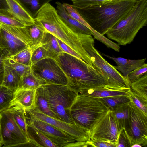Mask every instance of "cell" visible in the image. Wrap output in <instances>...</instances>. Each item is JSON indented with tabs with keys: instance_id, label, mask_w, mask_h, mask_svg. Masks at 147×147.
Masks as SVG:
<instances>
[{
	"instance_id": "6da1fadb",
	"label": "cell",
	"mask_w": 147,
	"mask_h": 147,
	"mask_svg": "<svg viewBox=\"0 0 147 147\" xmlns=\"http://www.w3.org/2000/svg\"><path fill=\"white\" fill-rule=\"evenodd\" d=\"M65 74L67 86L77 95L89 89H107V82L96 68L65 52L54 59Z\"/></svg>"
},
{
	"instance_id": "7a4b0ae2",
	"label": "cell",
	"mask_w": 147,
	"mask_h": 147,
	"mask_svg": "<svg viewBox=\"0 0 147 147\" xmlns=\"http://www.w3.org/2000/svg\"><path fill=\"white\" fill-rule=\"evenodd\" d=\"M141 0H112L84 7L72 6L93 29L104 36Z\"/></svg>"
},
{
	"instance_id": "3957f363",
	"label": "cell",
	"mask_w": 147,
	"mask_h": 147,
	"mask_svg": "<svg viewBox=\"0 0 147 147\" xmlns=\"http://www.w3.org/2000/svg\"><path fill=\"white\" fill-rule=\"evenodd\" d=\"M35 20L43 25L47 32L73 50L86 63L95 67L82 46L78 34L64 22L56 9L50 3L46 4L42 8Z\"/></svg>"
},
{
	"instance_id": "277c9868",
	"label": "cell",
	"mask_w": 147,
	"mask_h": 147,
	"mask_svg": "<svg viewBox=\"0 0 147 147\" xmlns=\"http://www.w3.org/2000/svg\"><path fill=\"white\" fill-rule=\"evenodd\" d=\"M147 23V0H141L105 34L119 45H125L133 41L139 30L146 26Z\"/></svg>"
},
{
	"instance_id": "5b68a950",
	"label": "cell",
	"mask_w": 147,
	"mask_h": 147,
	"mask_svg": "<svg viewBox=\"0 0 147 147\" xmlns=\"http://www.w3.org/2000/svg\"><path fill=\"white\" fill-rule=\"evenodd\" d=\"M109 109L101 98L77 94L70 113L76 125L90 131Z\"/></svg>"
},
{
	"instance_id": "8992f818",
	"label": "cell",
	"mask_w": 147,
	"mask_h": 147,
	"mask_svg": "<svg viewBox=\"0 0 147 147\" xmlns=\"http://www.w3.org/2000/svg\"><path fill=\"white\" fill-rule=\"evenodd\" d=\"M82 46L93 63L103 74L107 82V89L127 91L130 88L126 79L101 56L94 46L92 35L79 34Z\"/></svg>"
},
{
	"instance_id": "52a82bcc",
	"label": "cell",
	"mask_w": 147,
	"mask_h": 147,
	"mask_svg": "<svg viewBox=\"0 0 147 147\" xmlns=\"http://www.w3.org/2000/svg\"><path fill=\"white\" fill-rule=\"evenodd\" d=\"M49 96L50 108L58 119L75 124L70 113V109L77 94L67 85L55 84L44 85Z\"/></svg>"
},
{
	"instance_id": "ba28073f",
	"label": "cell",
	"mask_w": 147,
	"mask_h": 147,
	"mask_svg": "<svg viewBox=\"0 0 147 147\" xmlns=\"http://www.w3.org/2000/svg\"><path fill=\"white\" fill-rule=\"evenodd\" d=\"M0 49L6 52L7 57L32 46V40L26 26L20 27L0 24Z\"/></svg>"
},
{
	"instance_id": "9c48e42d",
	"label": "cell",
	"mask_w": 147,
	"mask_h": 147,
	"mask_svg": "<svg viewBox=\"0 0 147 147\" xmlns=\"http://www.w3.org/2000/svg\"><path fill=\"white\" fill-rule=\"evenodd\" d=\"M125 131L131 147L134 144L147 145V116L131 101L130 103L129 122Z\"/></svg>"
},
{
	"instance_id": "30bf717a",
	"label": "cell",
	"mask_w": 147,
	"mask_h": 147,
	"mask_svg": "<svg viewBox=\"0 0 147 147\" xmlns=\"http://www.w3.org/2000/svg\"><path fill=\"white\" fill-rule=\"evenodd\" d=\"M112 109L107 112L89 131L91 140H98L116 145L121 131Z\"/></svg>"
},
{
	"instance_id": "8fae6325",
	"label": "cell",
	"mask_w": 147,
	"mask_h": 147,
	"mask_svg": "<svg viewBox=\"0 0 147 147\" xmlns=\"http://www.w3.org/2000/svg\"><path fill=\"white\" fill-rule=\"evenodd\" d=\"M1 132L4 147L17 146L29 142L15 121L9 109L0 113Z\"/></svg>"
},
{
	"instance_id": "7c38bea8",
	"label": "cell",
	"mask_w": 147,
	"mask_h": 147,
	"mask_svg": "<svg viewBox=\"0 0 147 147\" xmlns=\"http://www.w3.org/2000/svg\"><path fill=\"white\" fill-rule=\"evenodd\" d=\"M31 70L43 79L46 84L67 85V77L55 59L47 57L31 66Z\"/></svg>"
},
{
	"instance_id": "4fadbf2b",
	"label": "cell",
	"mask_w": 147,
	"mask_h": 147,
	"mask_svg": "<svg viewBox=\"0 0 147 147\" xmlns=\"http://www.w3.org/2000/svg\"><path fill=\"white\" fill-rule=\"evenodd\" d=\"M26 121L30 122L57 147H67L70 143L76 141L71 136L54 126L39 119L28 110L25 111Z\"/></svg>"
},
{
	"instance_id": "5bb4252c",
	"label": "cell",
	"mask_w": 147,
	"mask_h": 147,
	"mask_svg": "<svg viewBox=\"0 0 147 147\" xmlns=\"http://www.w3.org/2000/svg\"><path fill=\"white\" fill-rule=\"evenodd\" d=\"M28 111L36 118L54 126L70 135L76 141L86 142L91 140L89 131L87 129L49 116L36 108Z\"/></svg>"
},
{
	"instance_id": "9a60e30c",
	"label": "cell",
	"mask_w": 147,
	"mask_h": 147,
	"mask_svg": "<svg viewBox=\"0 0 147 147\" xmlns=\"http://www.w3.org/2000/svg\"><path fill=\"white\" fill-rule=\"evenodd\" d=\"M36 90H31L19 88L14 92L9 108L14 106H19L26 110L35 108Z\"/></svg>"
},
{
	"instance_id": "2e32d148",
	"label": "cell",
	"mask_w": 147,
	"mask_h": 147,
	"mask_svg": "<svg viewBox=\"0 0 147 147\" xmlns=\"http://www.w3.org/2000/svg\"><path fill=\"white\" fill-rule=\"evenodd\" d=\"M58 14L64 22L71 29L78 34L93 35L92 32L86 26L71 16L59 2L56 3Z\"/></svg>"
},
{
	"instance_id": "e0dca14e",
	"label": "cell",
	"mask_w": 147,
	"mask_h": 147,
	"mask_svg": "<svg viewBox=\"0 0 147 147\" xmlns=\"http://www.w3.org/2000/svg\"><path fill=\"white\" fill-rule=\"evenodd\" d=\"M102 55L113 60L116 63L117 66H114V67L116 69L120 71L126 78L130 72L145 63L146 59L145 58L131 60L120 57H113L104 54Z\"/></svg>"
},
{
	"instance_id": "ac0fdd59",
	"label": "cell",
	"mask_w": 147,
	"mask_h": 147,
	"mask_svg": "<svg viewBox=\"0 0 147 147\" xmlns=\"http://www.w3.org/2000/svg\"><path fill=\"white\" fill-rule=\"evenodd\" d=\"M26 121L27 137L36 147H57L32 123Z\"/></svg>"
},
{
	"instance_id": "d6986e66",
	"label": "cell",
	"mask_w": 147,
	"mask_h": 147,
	"mask_svg": "<svg viewBox=\"0 0 147 147\" xmlns=\"http://www.w3.org/2000/svg\"><path fill=\"white\" fill-rule=\"evenodd\" d=\"M35 108L44 114L58 119L50 108L48 93L44 85L40 86L36 90Z\"/></svg>"
},
{
	"instance_id": "ffe728a7",
	"label": "cell",
	"mask_w": 147,
	"mask_h": 147,
	"mask_svg": "<svg viewBox=\"0 0 147 147\" xmlns=\"http://www.w3.org/2000/svg\"><path fill=\"white\" fill-rule=\"evenodd\" d=\"M9 10L8 11L16 18L23 22L26 26L34 23L32 18L24 9L18 0H6Z\"/></svg>"
},
{
	"instance_id": "44dd1931",
	"label": "cell",
	"mask_w": 147,
	"mask_h": 147,
	"mask_svg": "<svg viewBox=\"0 0 147 147\" xmlns=\"http://www.w3.org/2000/svg\"><path fill=\"white\" fill-rule=\"evenodd\" d=\"M4 65V74L2 85L15 91L20 87L21 77L13 68Z\"/></svg>"
},
{
	"instance_id": "7402d4cb",
	"label": "cell",
	"mask_w": 147,
	"mask_h": 147,
	"mask_svg": "<svg viewBox=\"0 0 147 147\" xmlns=\"http://www.w3.org/2000/svg\"><path fill=\"white\" fill-rule=\"evenodd\" d=\"M41 44L42 46L48 52L50 58L54 59L61 53L64 52L60 46L56 38L47 31Z\"/></svg>"
},
{
	"instance_id": "603a6c76",
	"label": "cell",
	"mask_w": 147,
	"mask_h": 147,
	"mask_svg": "<svg viewBox=\"0 0 147 147\" xmlns=\"http://www.w3.org/2000/svg\"><path fill=\"white\" fill-rule=\"evenodd\" d=\"M45 84V81L31 70L28 74L21 77L19 88L28 90H36L40 86Z\"/></svg>"
},
{
	"instance_id": "cb8c5ba5",
	"label": "cell",
	"mask_w": 147,
	"mask_h": 147,
	"mask_svg": "<svg viewBox=\"0 0 147 147\" xmlns=\"http://www.w3.org/2000/svg\"><path fill=\"white\" fill-rule=\"evenodd\" d=\"M26 27L32 40V46L42 45L41 42L47 32L43 25L35 19L34 24Z\"/></svg>"
},
{
	"instance_id": "d4e9b609",
	"label": "cell",
	"mask_w": 147,
	"mask_h": 147,
	"mask_svg": "<svg viewBox=\"0 0 147 147\" xmlns=\"http://www.w3.org/2000/svg\"><path fill=\"white\" fill-rule=\"evenodd\" d=\"M130 102L121 104L112 109L119 126L122 129H125L129 123Z\"/></svg>"
},
{
	"instance_id": "484cf974",
	"label": "cell",
	"mask_w": 147,
	"mask_h": 147,
	"mask_svg": "<svg viewBox=\"0 0 147 147\" xmlns=\"http://www.w3.org/2000/svg\"><path fill=\"white\" fill-rule=\"evenodd\" d=\"M31 18L34 20L40 9L52 0H18Z\"/></svg>"
},
{
	"instance_id": "4316f807",
	"label": "cell",
	"mask_w": 147,
	"mask_h": 147,
	"mask_svg": "<svg viewBox=\"0 0 147 147\" xmlns=\"http://www.w3.org/2000/svg\"><path fill=\"white\" fill-rule=\"evenodd\" d=\"M127 90L111 91L105 89H89L82 91L77 94L100 98L114 96H128Z\"/></svg>"
},
{
	"instance_id": "83f0119b",
	"label": "cell",
	"mask_w": 147,
	"mask_h": 147,
	"mask_svg": "<svg viewBox=\"0 0 147 147\" xmlns=\"http://www.w3.org/2000/svg\"><path fill=\"white\" fill-rule=\"evenodd\" d=\"M17 124L27 136V124L25 110L19 106H14L9 108Z\"/></svg>"
},
{
	"instance_id": "f1b7e54d",
	"label": "cell",
	"mask_w": 147,
	"mask_h": 147,
	"mask_svg": "<svg viewBox=\"0 0 147 147\" xmlns=\"http://www.w3.org/2000/svg\"><path fill=\"white\" fill-rule=\"evenodd\" d=\"M130 87L136 94L147 100V73L132 83Z\"/></svg>"
},
{
	"instance_id": "f546056e",
	"label": "cell",
	"mask_w": 147,
	"mask_h": 147,
	"mask_svg": "<svg viewBox=\"0 0 147 147\" xmlns=\"http://www.w3.org/2000/svg\"><path fill=\"white\" fill-rule=\"evenodd\" d=\"M41 46L38 45L29 47L14 55L6 57L20 63L31 65V59L32 52L35 48Z\"/></svg>"
},
{
	"instance_id": "4dcf8cb0",
	"label": "cell",
	"mask_w": 147,
	"mask_h": 147,
	"mask_svg": "<svg viewBox=\"0 0 147 147\" xmlns=\"http://www.w3.org/2000/svg\"><path fill=\"white\" fill-rule=\"evenodd\" d=\"M15 90L0 85V113L9 108Z\"/></svg>"
},
{
	"instance_id": "1f68e13d",
	"label": "cell",
	"mask_w": 147,
	"mask_h": 147,
	"mask_svg": "<svg viewBox=\"0 0 147 147\" xmlns=\"http://www.w3.org/2000/svg\"><path fill=\"white\" fill-rule=\"evenodd\" d=\"M0 24L20 27L26 26L23 22L18 19L8 11L0 10Z\"/></svg>"
},
{
	"instance_id": "d6a6232c",
	"label": "cell",
	"mask_w": 147,
	"mask_h": 147,
	"mask_svg": "<svg viewBox=\"0 0 147 147\" xmlns=\"http://www.w3.org/2000/svg\"><path fill=\"white\" fill-rule=\"evenodd\" d=\"M4 62L5 64L13 68L21 77L31 71V65L20 63L6 57L4 60Z\"/></svg>"
},
{
	"instance_id": "836d02e7",
	"label": "cell",
	"mask_w": 147,
	"mask_h": 147,
	"mask_svg": "<svg viewBox=\"0 0 147 147\" xmlns=\"http://www.w3.org/2000/svg\"><path fill=\"white\" fill-rule=\"evenodd\" d=\"M105 105L109 109L114 108L121 104L130 102L128 96L121 95L100 98Z\"/></svg>"
},
{
	"instance_id": "e575fe53",
	"label": "cell",
	"mask_w": 147,
	"mask_h": 147,
	"mask_svg": "<svg viewBox=\"0 0 147 147\" xmlns=\"http://www.w3.org/2000/svg\"><path fill=\"white\" fill-rule=\"evenodd\" d=\"M130 101L147 116V100L136 94L130 88L127 91Z\"/></svg>"
},
{
	"instance_id": "d590c367",
	"label": "cell",
	"mask_w": 147,
	"mask_h": 147,
	"mask_svg": "<svg viewBox=\"0 0 147 147\" xmlns=\"http://www.w3.org/2000/svg\"><path fill=\"white\" fill-rule=\"evenodd\" d=\"M47 57H49V54L45 48L42 46L36 47L32 53L31 66Z\"/></svg>"
},
{
	"instance_id": "8d00e7d4",
	"label": "cell",
	"mask_w": 147,
	"mask_h": 147,
	"mask_svg": "<svg viewBox=\"0 0 147 147\" xmlns=\"http://www.w3.org/2000/svg\"><path fill=\"white\" fill-rule=\"evenodd\" d=\"M147 73V64L144 63L142 66L133 70L127 75L126 78L130 85L144 74Z\"/></svg>"
},
{
	"instance_id": "74e56055",
	"label": "cell",
	"mask_w": 147,
	"mask_h": 147,
	"mask_svg": "<svg viewBox=\"0 0 147 147\" xmlns=\"http://www.w3.org/2000/svg\"><path fill=\"white\" fill-rule=\"evenodd\" d=\"M63 5L69 14L80 23L88 28L92 32L93 29L86 21L78 11L72 6L71 5L64 3Z\"/></svg>"
},
{
	"instance_id": "f35d334b",
	"label": "cell",
	"mask_w": 147,
	"mask_h": 147,
	"mask_svg": "<svg viewBox=\"0 0 147 147\" xmlns=\"http://www.w3.org/2000/svg\"><path fill=\"white\" fill-rule=\"evenodd\" d=\"M112 0H73V5L78 7H84L99 4Z\"/></svg>"
},
{
	"instance_id": "ab89813d",
	"label": "cell",
	"mask_w": 147,
	"mask_h": 147,
	"mask_svg": "<svg viewBox=\"0 0 147 147\" xmlns=\"http://www.w3.org/2000/svg\"><path fill=\"white\" fill-rule=\"evenodd\" d=\"M116 147H131L129 139L124 129L121 132Z\"/></svg>"
},
{
	"instance_id": "60d3db41",
	"label": "cell",
	"mask_w": 147,
	"mask_h": 147,
	"mask_svg": "<svg viewBox=\"0 0 147 147\" xmlns=\"http://www.w3.org/2000/svg\"><path fill=\"white\" fill-rule=\"evenodd\" d=\"M87 147H116V145L105 141L96 140L86 142Z\"/></svg>"
},
{
	"instance_id": "b9f144b4",
	"label": "cell",
	"mask_w": 147,
	"mask_h": 147,
	"mask_svg": "<svg viewBox=\"0 0 147 147\" xmlns=\"http://www.w3.org/2000/svg\"><path fill=\"white\" fill-rule=\"evenodd\" d=\"M56 38L60 46L64 52H65L69 54H70L71 55L81 60L84 61L80 56L73 50L71 48L69 47L62 41L57 38Z\"/></svg>"
},
{
	"instance_id": "7bdbcfd3",
	"label": "cell",
	"mask_w": 147,
	"mask_h": 147,
	"mask_svg": "<svg viewBox=\"0 0 147 147\" xmlns=\"http://www.w3.org/2000/svg\"><path fill=\"white\" fill-rule=\"evenodd\" d=\"M7 56L6 52L0 49V85L2 84L4 74L5 65L4 60Z\"/></svg>"
},
{
	"instance_id": "ee69618b",
	"label": "cell",
	"mask_w": 147,
	"mask_h": 147,
	"mask_svg": "<svg viewBox=\"0 0 147 147\" xmlns=\"http://www.w3.org/2000/svg\"><path fill=\"white\" fill-rule=\"evenodd\" d=\"M67 147H87L86 142L75 141L69 144Z\"/></svg>"
},
{
	"instance_id": "f6af8a7d",
	"label": "cell",
	"mask_w": 147,
	"mask_h": 147,
	"mask_svg": "<svg viewBox=\"0 0 147 147\" xmlns=\"http://www.w3.org/2000/svg\"><path fill=\"white\" fill-rule=\"evenodd\" d=\"M8 6L6 0H0V10L8 11Z\"/></svg>"
},
{
	"instance_id": "bcb514c9",
	"label": "cell",
	"mask_w": 147,
	"mask_h": 147,
	"mask_svg": "<svg viewBox=\"0 0 147 147\" xmlns=\"http://www.w3.org/2000/svg\"><path fill=\"white\" fill-rule=\"evenodd\" d=\"M3 145V142L2 140V138L1 132L0 124V147Z\"/></svg>"
},
{
	"instance_id": "7dc6e473",
	"label": "cell",
	"mask_w": 147,
	"mask_h": 147,
	"mask_svg": "<svg viewBox=\"0 0 147 147\" xmlns=\"http://www.w3.org/2000/svg\"><path fill=\"white\" fill-rule=\"evenodd\" d=\"M1 28H0V46L1 42Z\"/></svg>"
},
{
	"instance_id": "c3c4849f",
	"label": "cell",
	"mask_w": 147,
	"mask_h": 147,
	"mask_svg": "<svg viewBox=\"0 0 147 147\" xmlns=\"http://www.w3.org/2000/svg\"><path fill=\"white\" fill-rule=\"evenodd\" d=\"M71 0L72 1V0Z\"/></svg>"
}]
</instances>
